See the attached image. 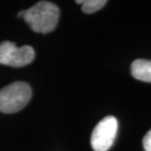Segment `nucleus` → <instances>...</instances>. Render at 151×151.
<instances>
[{"instance_id":"1","label":"nucleus","mask_w":151,"mask_h":151,"mask_svg":"<svg viewBox=\"0 0 151 151\" xmlns=\"http://www.w3.org/2000/svg\"><path fill=\"white\" fill-rule=\"evenodd\" d=\"M59 16L60 10L56 4L39 1L28 10H24L22 18L34 32L48 34L55 29Z\"/></svg>"},{"instance_id":"2","label":"nucleus","mask_w":151,"mask_h":151,"mask_svg":"<svg viewBox=\"0 0 151 151\" xmlns=\"http://www.w3.org/2000/svg\"><path fill=\"white\" fill-rule=\"evenodd\" d=\"M31 86L24 81H16L0 89V112L12 114L27 106L32 98Z\"/></svg>"},{"instance_id":"3","label":"nucleus","mask_w":151,"mask_h":151,"mask_svg":"<svg viewBox=\"0 0 151 151\" xmlns=\"http://www.w3.org/2000/svg\"><path fill=\"white\" fill-rule=\"evenodd\" d=\"M34 59L35 50L29 45L18 47L11 41L0 43V64L21 68L31 64Z\"/></svg>"},{"instance_id":"4","label":"nucleus","mask_w":151,"mask_h":151,"mask_svg":"<svg viewBox=\"0 0 151 151\" xmlns=\"http://www.w3.org/2000/svg\"><path fill=\"white\" fill-rule=\"evenodd\" d=\"M118 132V121L107 116L97 124L91 134L90 143L94 151H107L112 146Z\"/></svg>"},{"instance_id":"5","label":"nucleus","mask_w":151,"mask_h":151,"mask_svg":"<svg viewBox=\"0 0 151 151\" xmlns=\"http://www.w3.org/2000/svg\"><path fill=\"white\" fill-rule=\"evenodd\" d=\"M131 73L138 81L151 83V60H134L131 66Z\"/></svg>"},{"instance_id":"6","label":"nucleus","mask_w":151,"mask_h":151,"mask_svg":"<svg viewBox=\"0 0 151 151\" xmlns=\"http://www.w3.org/2000/svg\"><path fill=\"white\" fill-rule=\"evenodd\" d=\"M78 4H81V10L86 14H92L97 12L105 6L106 0H78Z\"/></svg>"},{"instance_id":"7","label":"nucleus","mask_w":151,"mask_h":151,"mask_svg":"<svg viewBox=\"0 0 151 151\" xmlns=\"http://www.w3.org/2000/svg\"><path fill=\"white\" fill-rule=\"evenodd\" d=\"M143 147L145 151H151V129L145 134L142 140Z\"/></svg>"}]
</instances>
